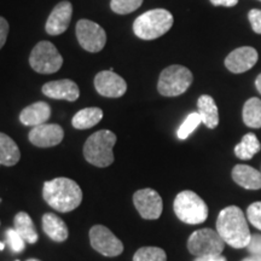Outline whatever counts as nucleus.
<instances>
[{"instance_id":"nucleus-20","label":"nucleus","mask_w":261,"mask_h":261,"mask_svg":"<svg viewBox=\"0 0 261 261\" xmlns=\"http://www.w3.org/2000/svg\"><path fill=\"white\" fill-rule=\"evenodd\" d=\"M198 114H200L202 122L204 123L208 128L214 129L219 125V112L215 104V100L208 94H203L198 98L197 100Z\"/></svg>"},{"instance_id":"nucleus-1","label":"nucleus","mask_w":261,"mask_h":261,"mask_svg":"<svg viewBox=\"0 0 261 261\" xmlns=\"http://www.w3.org/2000/svg\"><path fill=\"white\" fill-rule=\"evenodd\" d=\"M217 231L225 243L236 249L246 248L252 237L247 217L237 205H228L220 212L217 220Z\"/></svg>"},{"instance_id":"nucleus-23","label":"nucleus","mask_w":261,"mask_h":261,"mask_svg":"<svg viewBox=\"0 0 261 261\" xmlns=\"http://www.w3.org/2000/svg\"><path fill=\"white\" fill-rule=\"evenodd\" d=\"M14 224L15 230L21 234V237L23 238L25 242L31 244L38 242V232L37 230H35L32 218L29 217L28 213H25V212H19V213L16 214Z\"/></svg>"},{"instance_id":"nucleus-13","label":"nucleus","mask_w":261,"mask_h":261,"mask_svg":"<svg viewBox=\"0 0 261 261\" xmlns=\"http://www.w3.org/2000/svg\"><path fill=\"white\" fill-rule=\"evenodd\" d=\"M64 130L57 123H42L33 127L29 132V142L38 148L56 146L63 140Z\"/></svg>"},{"instance_id":"nucleus-29","label":"nucleus","mask_w":261,"mask_h":261,"mask_svg":"<svg viewBox=\"0 0 261 261\" xmlns=\"http://www.w3.org/2000/svg\"><path fill=\"white\" fill-rule=\"evenodd\" d=\"M5 236H6V241H8V244L12 249V252L15 253L23 252L25 248V241L21 237V234H19L15 228H8L5 232Z\"/></svg>"},{"instance_id":"nucleus-12","label":"nucleus","mask_w":261,"mask_h":261,"mask_svg":"<svg viewBox=\"0 0 261 261\" xmlns=\"http://www.w3.org/2000/svg\"><path fill=\"white\" fill-rule=\"evenodd\" d=\"M94 87L100 96L108 98L122 97L127 91L126 81L113 69L98 73L94 77Z\"/></svg>"},{"instance_id":"nucleus-5","label":"nucleus","mask_w":261,"mask_h":261,"mask_svg":"<svg viewBox=\"0 0 261 261\" xmlns=\"http://www.w3.org/2000/svg\"><path fill=\"white\" fill-rule=\"evenodd\" d=\"M173 208L178 219L185 224H202L208 218V207L205 202L190 190L179 192L173 203Z\"/></svg>"},{"instance_id":"nucleus-11","label":"nucleus","mask_w":261,"mask_h":261,"mask_svg":"<svg viewBox=\"0 0 261 261\" xmlns=\"http://www.w3.org/2000/svg\"><path fill=\"white\" fill-rule=\"evenodd\" d=\"M133 203L140 217L146 220H155L161 217L162 198L152 189H142L136 191L133 195Z\"/></svg>"},{"instance_id":"nucleus-9","label":"nucleus","mask_w":261,"mask_h":261,"mask_svg":"<svg viewBox=\"0 0 261 261\" xmlns=\"http://www.w3.org/2000/svg\"><path fill=\"white\" fill-rule=\"evenodd\" d=\"M76 38L80 46L84 50L92 52H99L107 44L106 31L90 19H80L76 23Z\"/></svg>"},{"instance_id":"nucleus-7","label":"nucleus","mask_w":261,"mask_h":261,"mask_svg":"<svg viewBox=\"0 0 261 261\" xmlns=\"http://www.w3.org/2000/svg\"><path fill=\"white\" fill-rule=\"evenodd\" d=\"M32 69L40 74H54L61 69L63 57L50 41H40L33 47L29 56Z\"/></svg>"},{"instance_id":"nucleus-35","label":"nucleus","mask_w":261,"mask_h":261,"mask_svg":"<svg viewBox=\"0 0 261 261\" xmlns=\"http://www.w3.org/2000/svg\"><path fill=\"white\" fill-rule=\"evenodd\" d=\"M211 3L214 6H225V8H232L237 5L238 0H211Z\"/></svg>"},{"instance_id":"nucleus-31","label":"nucleus","mask_w":261,"mask_h":261,"mask_svg":"<svg viewBox=\"0 0 261 261\" xmlns=\"http://www.w3.org/2000/svg\"><path fill=\"white\" fill-rule=\"evenodd\" d=\"M247 250L252 255H260L261 256V234L260 233H254L250 237L249 243L246 247Z\"/></svg>"},{"instance_id":"nucleus-25","label":"nucleus","mask_w":261,"mask_h":261,"mask_svg":"<svg viewBox=\"0 0 261 261\" xmlns=\"http://www.w3.org/2000/svg\"><path fill=\"white\" fill-rule=\"evenodd\" d=\"M260 150L261 144L256 136L254 133H247L241 140L240 144H237L236 148H234V154L241 160H250Z\"/></svg>"},{"instance_id":"nucleus-19","label":"nucleus","mask_w":261,"mask_h":261,"mask_svg":"<svg viewBox=\"0 0 261 261\" xmlns=\"http://www.w3.org/2000/svg\"><path fill=\"white\" fill-rule=\"evenodd\" d=\"M42 230L55 242H64L68 238L67 225L54 213H45L42 215Z\"/></svg>"},{"instance_id":"nucleus-3","label":"nucleus","mask_w":261,"mask_h":261,"mask_svg":"<svg viewBox=\"0 0 261 261\" xmlns=\"http://www.w3.org/2000/svg\"><path fill=\"white\" fill-rule=\"evenodd\" d=\"M116 136L112 130L102 129L87 138L84 145V156L86 161L96 167L104 168L114 162L113 148Z\"/></svg>"},{"instance_id":"nucleus-18","label":"nucleus","mask_w":261,"mask_h":261,"mask_svg":"<svg viewBox=\"0 0 261 261\" xmlns=\"http://www.w3.org/2000/svg\"><path fill=\"white\" fill-rule=\"evenodd\" d=\"M232 179L247 190H260L261 173L247 165H236L232 169Z\"/></svg>"},{"instance_id":"nucleus-41","label":"nucleus","mask_w":261,"mask_h":261,"mask_svg":"<svg viewBox=\"0 0 261 261\" xmlns=\"http://www.w3.org/2000/svg\"><path fill=\"white\" fill-rule=\"evenodd\" d=\"M16 261H18V260H16Z\"/></svg>"},{"instance_id":"nucleus-28","label":"nucleus","mask_w":261,"mask_h":261,"mask_svg":"<svg viewBox=\"0 0 261 261\" xmlns=\"http://www.w3.org/2000/svg\"><path fill=\"white\" fill-rule=\"evenodd\" d=\"M143 4V0H112L110 8L115 14L127 15L138 10Z\"/></svg>"},{"instance_id":"nucleus-40","label":"nucleus","mask_w":261,"mask_h":261,"mask_svg":"<svg viewBox=\"0 0 261 261\" xmlns=\"http://www.w3.org/2000/svg\"><path fill=\"white\" fill-rule=\"evenodd\" d=\"M0 202H2V200H0Z\"/></svg>"},{"instance_id":"nucleus-43","label":"nucleus","mask_w":261,"mask_h":261,"mask_svg":"<svg viewBox=\"0 0 261 261\" xmlns=\"http://www.w3.org/2000/svg\"><path fill=\"white\" fill-rule=\"evenodd\" d=\"M260 2H261V0H260Z\"/></svg>"},{"instance_id":"nucleus-2","label":"nucleus","mask_w":261,"mask_h":261,"mask_svg":"<svg viewBox=\"0 0 261 261\" xmlns=\"http://www.w3.org/2000/svg\"><path fill=\"white\" fill-rule=\"evenodd\" d=\"M42 197L55 211L69 213L83 201V191L79 185L69 178H55L45 181Z\"/></svg>"},{"instance_id":"nucleus-14","label":"nucleus","mask_w":261,"mask_h":261,"mask_svg":"<svg viewBox=\"0 0 261 261\" xmlns=\"http://www.w3.org/2000/svg\"><path fill=\"white\" fill-rule=\"evenodd\" d=\"M257 58H259V55H257V51L254 47H238L232 52H230L227 57L225 58V67L231 73L241 74L252 69L257 62Z\"/></svg>"},{"instance_id":"nucleus-22","label":"nucleus","mask_w":261,"mask_h":261,"mask_svg":"<svg viewBox=\"0 0 261 261\" xmlns=\"http://www.w3.org/2000/svg\"><path fill=\"white\" fill-rule=\"evenodd\" d=\"M103 119V110L99 108H85L75 114L71 123L76 129H89Z\"/></svg>"},{"instance_id":"nucleus-37","label":"nucleus","mask_w":261,"mask_h":261,"mask_svg":"<svg viewBox=\"0 0 261 261\" xmlns=\"http://www.w3.org/2000/svg\"><path fill=\"white\" fill-rule=\"evenodd\" d=\"M255 86H256V90L259 91V93L261 94V74L257 75V77L255 80Z\"/></svg>"},{"instance_id":"nucleus-30","label":"nucleus","mask_w":261,"mask_h":261,"mask_svg":"<svg viewBox=\"0 0 261 261\" xmlns=\"http://www.w3.org/2000/svg\"><path fill=\"white\" fill-rule=\"evenodd\" d=\"M247 219L254 227L261 231V202H254L248 207Z\"/></svg>"},{"instance_id":"nucleus-39","label":"nucleus","mask_w":261,"mask_h":261,"mask_svg":"<svg viewBox=\"0 0 261 261\" xmlns=\"http://www.w3.org/2000/svg\"><path fill=\"white\" fill-rule=\"evenodd\" d=\"M27 261H40V260H38V259H28Z\"/></svg>"},{"instance_id":"nucleus-4","label":"nucleus","mask_w":261,"mask_h":261,"mask_svg":"<svg viewBox=\"0 0 261 261\" xmlns=\"http://www.w3.org/2000/svg\"><path fill=\"white\" fill-rule=\"evenodd\" d=\"M173 21V15L167 10H150L136 18L133 32L143 40H155L172 28Z\"/></svg>"},{"instance_id":"nucleus-17","label":"nucleus","mask_w":261,"mask_h":261,"mask_svg":"<svg viewBox=\"0 0 261 261\" xmlns=\"http://www.w3.org/2000/svg\"><path fill=\"white\" fill-rule=\"evenodd\" d=\"M51 116V108L45 102L33 103L24 108L19 114V121L24 126H39L46 121Z\"/></svg>"},{"instance_id":"nucleus-24","label":"nucleus","mask_w":261,"mask_h":261,"mask_svg":"<svg viewBox=\"0 0 261 261\" xmlns=\"http://www.w3.org/2000/svg\"><path fill=\"white\" fill-rule=\"evenodd\" d=\"M243 122L250 128H261V100L259 98H250L244 103Z\"/></svg>"},{"instance_id":"nucleus-34","label":"nucleus","mask_w":261,"mask_h":261,"mask_svg":"<svg viewBox=\"0 0 261 261\" xmlns=\"http://www.w3.org/2000/svg\"><path fill=\"white\" fill-rule=\"evenodd\" d=\"M194 261H227L226 257L221 254H217V255H204V256H197Z\"/></svg>"},{"instance_id":"nucleus-26","label":"nucleus","mask_w":261,"mask_h":261,"mask_svg":"<svg viewBox=\"0 0 261 261\" xmlns=\"http://www.w3.org/2000/svg\"><path fill=\"white\" fill-rule=\"evenodd\" d=\"M133 261H167V255L161 248L143 247L137 250Z\"/></svg>"},{"instance_id":"nucleus-33","label":"nucleus","mask_w":261,"mask_h":261,"mask_svg":"<svg viewBox=\"0 0 261 261\" xmlns=\"http://www.w3.org/2000/svg\"><path fill=\"white\" fill-rule=\"evenodd\" d=\"M9 34V23L4 17H0V50L4 46Z\"/></svg>"},{"instance_id":"nucleus-10","label":"nucleus","mask_w":261,"mask_h":261,"mask_svg":"<svg viewBox=\"0 0 261 261\" xmlns=\"http://www.w3.org/2000/svg\"><path fill=\"white\" fill-rule=\"evenodd\" d=\"M90 242L94 250L104 256L114 257L123 252V244L109 228L94 225L90 230Z\"/></svg>"},{"instance_id":"nucleus-8","label":"nucleus","mask_w":261,"mask_h":261,"mask_svg":"<svg viewBox=\"0 0 261 261\" xmlns=\"http://www.w3.org/2000/svg\"><path fill=\"white\" fill-rule=\"evenodd\" d=\"M225 243L218 231L212 228H202L191 233L188 241V249L192 255H217L224 252Z\"/></svg>"},{"instance_id":"nucleus-16","label":"nucleus","mask_w":261,"mask_h":261,"mask_svg":"<svg viewBox=\"0 0 261 261\" xmlns=\"http://www.w3.org/2000/svg\"><path fill=\"white\" fill-rule=\"evenodd\" d=\"M42 93L48 98H54V99L75 102L80 96V90L73 80L63 79L45 84L42 86Z\"/></svg>"},{"instance_id":"nucleus-36","label":"nucleus","mask_w":261,"mask_h":261,"mask_svg":"<svg viewBox=\"0 0 261 261\" xmlns=\"http://www.w3.org/2000/svg\"><path fill=\"white\" fill-rule=\"evenodd\" d=\"M242 261H261V256L260 255H252V254H250L249 256L244 257Z\"/></svg>"},{"instance_id":"nucleus-6","label":"nucleus","mask_w":261,"mask_h":261,"mask_svg":"<svg viewBox=\"0 0 261 261\" xmlns=\"http://www.w3.org/2000/svg\"><path fill=\"white\" fill-rule=\"evenodd\" d=\"M192 73L184 65H169L161 71L158 83V91L165 97H178L185 93L191 86Z\"/></svg>"},{"instance_id":"nucleus-15","label":"nucleus","mask_w":261,"mask_h":261,"mask_svg":"<svg viewBox=\"0 0 261 261\" xmlns=\"http://www.w3.org/2000/svg\"><path fill=\"white\" fill-rule=\"evenodd\" d=\"M71 15H73V5L70 2H61L55 6L48 16L46 25L47 34L50 35H61L62 33L67 31L71 21Z\"/></svg>"},{"instance_id":"nucleus-27","label":"nucleus","mask_w":261,"mask_h":261,"mask_svg":"<svg viewBox=\"0 0 261 261\" xmlns=\"http://www.w3.org/2000/svg\"><path fill=\"white\" fill-rule=\"evenodd\" d=\"M202 122L201 116L198 113H191L189 114L187 119L184 120V122L181 123V126L179 127L177 135L179 139H187L189 136L191 135L194 130L197 128L198 125Z\"/></svg>"},{"instance_id":"nucleus-42","label":"nucleus","mask_w":261,"mask_h":261,"mask_svg":"<svg viewBox=\"0 0 261 261\" xmlns=\"http://www.w3.org/2000/svg\"><path fill=\"white\" fill-rule=\"evenodd\" d=\"M0 165H2V163H0Z\"/></svg>"},{"instance_id":"nucleus-32","label":"nucleus","mask_w":261,"mask_h":261,"mask_svg":"<svg viewBox=\"0 0 261 261\" xmlns=\"http://www.w3.org/2000/svg\"><path fill=\"white\" fill-rule=\"evenodd\" d=\"M248 17H249V22L250 24H252L253 31L255 32L256 34H261V10H250Z\"/></svg>"},{"instance_id":"nucleus-38","label":"nucleus","mask_w":261,"mask_h":261,"mask_svg":"<svg viewBox=\"0 0 261 261\" xmlns=\"http://www.w3.org/2000/svg\"><path fill=\"white\" fill-rule=\"evenodd\" d=\"M4 248H5V244L0 242V250H4Z\"/></svg>"},{"instance_id":"nucleus-21","label":"nucleus","mask_w":261,"mask_h":261,"mask_svg":"<svg viewBox=\"0 0 261 261\" xmlns=\"http://www.w3.org/2000/svg\"><path fill=\"white\" fill-rule=\"evenodd\" d=\"M21 159V151L11 137L0 132V163L11 167Z\"/></svg>"}]
</instances>
